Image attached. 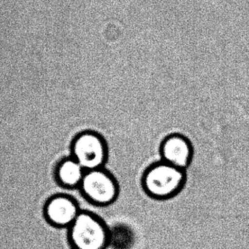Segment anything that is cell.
Masks as SVG:
<instances>
[{
  "label": "cell",
  "instance_id": "8992f818",
  "mask_svg": "<svg viewBox=\"0 0 249 249\" xmlns=\"http://www.w3.org/2000/svg\"><path fill=\"white\" fill-rule=\"evenodd\" d=\"M193 152L192 142L180 134L168 135L160 145L161 160L183 170L191 164Z\"/></svg>",
  "mask_w": 249,
  "mask_h": 249
},
{
  "label": "cell",
  "instance_id": "3957f363",
  "mask_svg": "<svg viewBox=\"0 0 249 249\" xmlns=\"http://www.w3.org/2000/svg\"><path fill=\"white\" fill-rule=\"evenodd\" d=\"M71 156L86 171L104 168L108 159L107 143L97 132H81L71 142Z\"/></svg>",
  "mask_w": 249,
  "mask_h": 249
},
{
  "label": "cell",
  "instance_id": "277c9868",
  "mask_svg": "<svg viewBox=\"0 0 249 249\" xmlns=\"http://www.w3.org/2000/svg\"><path fill=\"white\" fill-rule=\"evenodd\" d=\"M79 189L88 202L99 207L111 205L119 195L117 179L105 168L85 172Z\"/></svg>",
  "mask_w": 249,
  "mask_h": 249
},
{
  "label": "cell",
  "instance_id": "ba28073f",
  "mask_svg": "<svg viewBox=\"0 0 249 249\" xmlns=\"http://www.w3.org/2000/svg\"><path fill=\"white\" fill-rule=\"evenodd\" d=\"M110 230L109 248L112 249H130L135 243V235L130 226L116 224Z\"/></svg>",
  "mask_w": 249,
  "mask_h": 249
},
{
  "label": "cell",
  "instance_id": "52a82bcc",
  "mask_svg": "<svg viewBox=\"0 0 249 249\" xmlns=\"http://www.w3.org/2000/svg\"><path fill=\"white\" fill-rule=\"evenodd\" d=\"M86 170L71 156L61 159L54 168V179L65 189L79 188Z\"/></svg>",
  "mask_w": 249,
  "mask_h": 249
},
{
  "label": "cell",
  "instance_id": "7a4b0ae2",
  "mask_svg": "<svg viewBox=\"0 0 249 249\" xmlns=\"http://www.w3.org/2000/svg\"><path fill=\"white\" fill-rule=\"evenodd\" d=\"M68 229V243L71 249L109 248V226L94 213L81 210L74 222Z\"/></svg>",
  "mask_w": 249,
  "mask_h": 249
},
{
  "label": "cell",
  "instance_id": "5b68a950",
  "mask_svg": "<svg viewBox=\"0 0 249 249\" xmlns=\"http://www.w3.org/2000/svg\"><path fill=\"white\" fill-rule=\"evenodd\" d=\"M80 212L78 202L67 194L52 196L44 203V219L55 228H69Z\"/></svg>",
  "mask_w": 249,
  "mask_h": 249
},
{
  "label": "cell",
  "instance_id": "6da1fadb",
  "mask_svg": "<svg viewBox=\"0 0 249 249\" xmlns=\"http://www.w3.org/2000/svg\"><path fill=\"white\" fill-rule=\"evenodd\" d=\"M186 181L185 170L163 161L155 162L145 169L142 187L152 198L167 200L178 195Z\"/></svg>",
  "mask_w": 249,
  "mask_h": 249
}]
</instances>
